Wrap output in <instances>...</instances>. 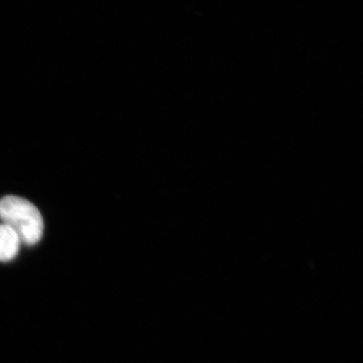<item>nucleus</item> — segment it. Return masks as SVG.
Segmentation results:
<instances>
[{"instance_id":"1","label":"nucleus","mask_w":363,"mask_h":363,"mask_svg":"<svg viewBox=\"0 0 363 363\" xmlns=\"http://www.w3.org/2000/svg\"><path fill=\"white\" fill-rule=\"evenodd\" d=\"M0 219L13 228L23 245L33 247L42 240L44 220L32 202L18 196H6L0 200Z\"/></svg>"},{"instance_id":"2","label":"nucleus","mask_w":363,"mask_h":363,"mask_svg":"<svg viewBox=\"0 0 363 363\" xmlns=\"http://www.w3.org/2000/svg\"><path fill=\"white\" fill-rule=\"evenodd\" d=\"M21 241L18 234L6 224H0V262L16 259L20 252Z\"/></svg>"}]
</instances>
